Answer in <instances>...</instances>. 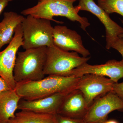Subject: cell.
Segmentation results:
<instances>
[{"instance_id":"1","label":"cell","mask_w":123,"mask_h":123,"mask_svg":"<svg viewBox=\"0 0 123 123\" xmlns=\"http://www.w3.org/2000/svg\"><path fill=\"white\" fill-rule=\"evenodd\" d=\"M81 77V76H80ZM80 77L53 75L38 80L17 83L15 90L22 99L32 101L76 89Z\"/></svg>"},{"instance_id":"2","label":"cell","mask_w":123,"mask_h":123,"mask_svg":"<svg viewBox=\"0 0 123 123\" xmlns=\"http://www.w3.org/2000/svg\"><path fill=\"white\" fill-rule=\"evenodd\" d=\"M76 0H42L35 6L24 10L21 13L24 15H32L59 23L63 22L55 20L53 17H65L72 21L77 22L80 25L81 28L86 31L90 24L87 18L78 14L79 11L73 5Z\"/></svg>"},{"instance_id":"3","label":"cell","mask_w":123,"mask_h":123,"mask_svg":"<svg viewBox=\"0 0 123 123\" xmlns=\"http://www.w3.org/2000/svg\"><path fill=\"white\" fill-rule=\"evenodd\" d=\"M47 49V47H43L18 52L13 71L17 84L38 80L45 77Z\"/></svg>"},{"instance_id":"4","label":"cell","mask_w":123,"mask_h":123,"mask_svg":"<svg viewBox=\"0 0 123 123\" xmlns=\"http://www.w3.org/2000/svg\"><path fill=\"white\" fill-rule=\"evenodd\" d=\"M23 45L25 50L53 45L54 27L50 21L28 15L21 24Z\"/></svg>"},{"instance_id":"5","label":"cell","mask_w":123,"mask_h":123,"mask_svg":"<svg viewBox=\"0 0 123 123\" xmlns=\"http://www.w3.org/2000/svg\"><path fill=\"white\" fill-rule=\"evenodd\" d=\"M90 59V57H80L75 52L63 50L54 45L47 47L44 74L45 75L66 76L71 70L87 63Z\"/></svg>"},{"instance_id":"6","label":"cell","mask_w":123,"mask_h":123,"mask_svg":"<svg viewBox=\"0 0 123 123\" xmlns=\"http://www.w3.org/2000/svg\"><path fill=\"white\" fill-rule=\"evenodd\" d=\"M23 45V31L21 24L15 30L13 38L4 50L0 51V77L6 82L11 89L17 85L13 75L17 54Z\"/></svg>"},{"instance_id":"7","label":"cell","mask_w":123,"mask_h":123,"mask_svg":"<svg viewBox=\"0 0 123 123\" xmlns=\"http://www.w3.org/2000/svg\"><path fill=\"white\" fill-rule=\"evenodd\" d=\"M116 110H123V101L111 91L94 101L84 120L85 123H103L108 114Z\"/></svg>"},{"instance_id":"8","label":"cell","mask_w":123,"mask_h":123,"mask_svg":"<svg viewBox=\"0 0 123 123\" xmlns=\"http://www.w3.org/2000/svg\"><path fill=\"white\" fill-rule=\"evenodd\" d=\"M115 82L110 78L93 74L81 76L76 89L80 91L89 107L96 98L113 91Z\"/></svg>"},{"instance_id":"9","label":"cell","mask_w":123,"mask_h":123,"mask_svg":"<svg viewBox=\"0 0 123 123\" xmlns=\"http://www.w3.org/2000/svg\"><path fill=\"white\" fill-rule=\"evenodd\" d=\"M79 11L90 12L96 16L103 24L106 31V48H111L119 36L123 34V28L113 21L103 9L95 2L94 0H79V4L75 6Z\"/></svg>"},{"instance_id":"10","label":"cell","mask_w":123,"mask_h":123,"mask_svg":"<svg viewBox=\"0 0 123 123\" xmlns=\"http://www.w3.org/2000/svg\"><path fill=\"white\" fill-rule=\"evenodd\" d=\"M53 45L63 50L71 51L87 57L90 52L83 45L81 36L75 31L65 26L57 25L54 27Z\"/></svg>"},{"instance_id":"11","label":"cell","mask_w":123,"mask_h":123,"mask_svg":"<svg viewBox=\"0 0 123 123\" xmlns=\"http://www.w3.org/2000/svg\"><path fill=\"white\" fill-rule=\"evenodd\" d=\"M86 74L108 77L117 83L123 78V59L120 61L110 60L101 65H92L86 63L71 70L66 76L80 77Z\"/></svg>"},{"instance_id":"12","label":"cell","mask_w":123,"mask_h":123,"mask_svg":"<svg viewBox=\"0 0 123 123\" xmlns=\"http://www.w3.org/2000/svg\"><path fill=\"white\" fill-rule=\"evenodd\" d=\"M89 108L82 92L76 89L65 95L57 114L73 118L84 119Z\"/></svg>"},{"instance_id":"13","label":"cell","mask_w":123,"mask_h":123,"mask_svg":"<svg viewBox=\"0 0 123 123\" xmlns=\"http://www.w3.org/2000/svg\"><path fill=\"white\" fill-rule=\"evenodd\" d=\"M67 94L56 93L48 97L32 101L23 99L19 102L18 110L57 114L62 101Z\"/></svg>"},{"instance_id":"14","label":"cell","mask_w":123,"mask_h":123,"mask_svg":"<svg viewBox=\"0 0 123 123\" xmlns=\"http://www.w3.org/2000/svg\"><path fill=\"white\" fill-rule=\"evenodd\" d=\"M21 99L14 90L0 94V123H8L15 118V112Z\"/></svg>"},{"instance_id":"15","label":"cell","mask_w":123,"mask_h":123,"mask_svg":"<svg viewBox=\"0 0 123 123\" xmlns=\"http://www.w3.org/2000/svg\"><path fill=\"white\" fill-rule=\"evenodd\" d=\"M24 18L12 11L4 13V18L0 22V50L3 46L12 41L15 30L21 24Z\"/></svg>"},{"instance_id":"16","label":"cell","mask_w":123,"mask_h":123,"mask_svg":"<svg viewBox=\"0 0 123 123\" xmlns=\"http://www.w3.org/2000/svg\"><path fill=\"white\" fill-rule=\"evenodd\" d=\"M55 115L21 111L16 113L15 118L10 121L13 123H56Z\"/></svg>"},{"instance_id":"17","label":"cell","mask_w":123,"mask_h":123,"mask_svg":"<svg viewBox=\"0 0 123 123\" xmlns=\"http://www.w3.org/2000/svg\"><path fill=\"white\" fill-rule=\"evenodd\" d=\"M98 2L108 14L116 13L123 17V0H98Z\"/></svg>"},{"instance_id":"18","label":"cell","mask_w":123,"mask_h":123,"mask_svg":"<svg viewBox=\"0 0 123 123\" xmlns=\"http://www.w3.org/2000/svg\"><path fill=\"white\" fill-rule=\"evenodd\" d=\"M55 117L56 123H85L84 119L73 118L58 114Z\"/></svg>"},{"instance_id":"19","label":"cell","mask_w":123,"mask_h":123,"mask_svg":"<svg viewBox=\"0 0 123 123\" xmlns=\"http://www.w3.org/2000/svg\"><path fill=\"white\" fill-rule=\"evenodd\" d=\"M112 91L123 101V82L120 83H115Z\"/></svg>"},{"instance_id":"20","label":"cell","mask_w":123,"mask_h":123,"mask_svg":"<svg viewBox=\"0 0 123 123\" xmlns=\"http://www.w3.org/2000/svg\"><path fill=\"white\" fill-rule=\"evenodd\" d=\"M111 48L118 51L122 55L123 59V38H119L112 44Z\"/></svg>"},{"instance_id":"21","label":"cell","mask_w":123,"mask_h":123,"mask_svg":"<svg viewBox=\"0 0 123 123\" xmlns=\"http://www.w3.org/2000/svg\"><path fill=\"white\" fill-rule=\"evenodd\" d=\"M11 89L6 82L0 77V94L4 91Z\"/></svg>"},{"instance_id":"22","label":"cell","mask_w":123,"mask_h":123,"mask_svg":"<svg viewBox=\"0 0 123 123\" xmlns=\"http://www.w3.org/2000/svg\"><path fill=\"white\" fill-rule=\"evenodd\" d=\"M8 0H0V14L8 5Z\"/></svg>"},{"instance_id":"23","label":"cell","mask_w":123,"mask_h":123,"mask_svg":"<svg viewBox=\"0 0 123 123\" xmlns=\"http://www.w3.org/2000/svg\"><path fill=\"white\" fill-rule=\"evenodd\" d=\"M103 123H119L118 121H117L115 120L111 119L109 120H106Z\"/></svg>"},{"instance_id":"24","label":"cell","mask_w":123,"mask_h":123,"mask_svg":"<svg viewBox=\"0 0 123 123\" xmlns=\"http://www.w3.org/2000/svg\"><path fill=\"white\" fill-rule=\"evenodd\" d=\"M121 22L123 24V20H121ZM119 38H123V34L121 35H120L119 36Z\"/></svg>"},{"instance_id":"25","label":"cell","mask_w":123,"mask_h":123,"mask_svg":"<svg viewBox=\"0 0 123 123\" xmlns=\"http://www.w3.org/2000/svg\"><path fill=\"white\" fill-rule=\"evenodd\" d=\"M13 0H8V1H9V2L10 1H11ZM39 0V1H42V0Z\"/></svg>"},{"instance_id":"26","label":"cell","mask_w":123,"mask_h":123,"mask_svg":"<svg viewBox=\"0 0 123 123\" xmlns=\"http://www.w3.org/2000/svg\"><path fill=\"white\" fill-rule=\"evenodd\" d=\"M12 123V122H10H10H9V123Z\"/></svg>"}]
</instances>
